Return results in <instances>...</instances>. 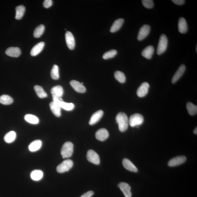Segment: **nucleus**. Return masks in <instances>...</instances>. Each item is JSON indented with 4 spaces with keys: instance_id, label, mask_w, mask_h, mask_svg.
I'll use <instances>...</instances> for the list:
<instances>
[{
    "instance_id": "1",
    "label": "nucleus",
    "mask_w": 197,
    "mask_h": 197,
    "mask_svg": "<svg viewBox=\"0 0 197 197\" xmlns=\"http://www.w3.org/2000/svg\"><path fill=\"white\" fill-rule=\"evenodd\" d=\"M116 120L120 131H126L128 128L129 124V120L126 114L124 113H119L117 115Z\"/></svg>"
},
{
    "instance_id": "2",
    "label": "nucleus",
    "mask_w": 197,
    "mask_h": 197,
    "mask_svg": "<svg viewBox=\"0 0 197 197\" xmlns=\"http://www.w3.org/2000/svg\"><path fill=\"white\" fill-rule=\"evenodd\" d=\"M73 151L74 145L71 142H67L63 145L61 149V154L63 158H67L72 156Z\"/></svg>"
},
{
    "instance_id": "3",
    "label": "nucleus",
    "mask_w": 197,
    "mask_h": 197,
    "mask_svg": "<svg viewBox=\"0 0 197 197\" xmlns=\"http://www.w3.org/2000/svg\"><path fill=\"white\" fill-rule=\"evenodd\" d=\"M168 44V40L167 37L165 34H162L160 36L158 43L157 54L160 55L166 51Z\"/></svg>"
},
{
    "instance_id": "4",
    "label": "nucleus",
    "mask_w": 197,
    "mask_h": 197,
    "mask_svg": "<svg viewBox=\"0 0 197 197\" xmlns=\"http://www.w3.org/2000/svg\"><path fill=\"white\" fill-rule=\"evenodd\" d=\"M74 163L72 160H67L62 162L57 167V172L60 173H63L68 171L72 168Z\"/></svg>"
},
{
    "instance_id": "5",
    "label": "nucleus",
    "mask_w": 197,
    "mask_h": 197,
    "mask_svg": "<svg viewBox=\"0 0 197 197\" xmlns=\"http://www.w3.org/2000/svg\"><path fill=\"white\" fill-rule=\"evenodd\" d=\"M144 121L143 116L141 114L136 113L131 116L129 120V124L131 126L134 127L142 125Z\"/></svg>"
},
{
    "instance_id": "6",
    "label": "nucleus",
    "mask_w": 197,
    "mask_h": 197,
    "mask_svg": "<svg viewBox=\"0 0 197 197\" xmlns=\"http://www.w3.org/2000/svg\"><path fill=\"white\" fill-rule=\"evenodd\" d=\"M87 158L89 161L95 164L99 165L100 163V157L99 155L92 150H90L88 151Z\"/></svg>"
},
{
    "instance_id": "7",
    "label": "nucleus",
    "mask_w": 197,
    "mask_h": 197,
    "mask_svg": "<svg viewBox=\"0 0 197 197\" xmlns=\"http://www.w3.org/2000/svg\"><path fill=\"white\" fill-rule=\"evenodd\" d=\"M151 30V27L148 25H145L142 26L139 30L137 39L140 41L146 38L149 35Z\"/></svg>"
},
{
    "instance_id": "8",
    "label": "nucleus",
    "mask_w": 197,
    "mask_h": 197,
    "mask_svg": "<svg viewBox=\"0 0 197 197\" xmlns=\"http://www.w3.org/2000/svg\"><path fill=\"white\" fill-rule=\"evenodd\" d=\"M186 160V157L184 156L176 157L169 161L168 165L170 167L177 166L184 163Z\"/></svg>"
},
{
    "instance_id": "9",
    "label": "nucleus",
    "mask_w": 197,
    "mask_h": 197,
    "mask_svg": "<svg viewBox=\"0 0 197 197\" xmlns=\"http://www.w3.org/2000/svg\"><path fill=\"white\" fill-rule=\"evenodd\" d=\"M65 40L66 43L68 48L69 49H74L75 45V38L73 34L70 31H67L65 33Z\"/></svg>"
},
{
    "instance_id": "10",
    "label": "nucleus",
    "mask_w": 197,
    "mask_h": 197,
    "mask_svg": "<svg viewBox=\"0 0 197 197\" xmlns=\"http://www.w3.org/2000/svg\"><path fill=\"white\" fill-rule=\"evenodd\" d=\"M149 88V85L147 82L142 83L138 89L137 94L139 97H143L147 95Z\"/></svg>"
},
{
    "instance_id": "11",
    "label": "nucleus",
    "mask_w": 197,
    "mask_h": 197,
    "mask_svg": "<svg viewBox=\"0 0 197 197\" xmlns=\"http://www.w3.org/2000/svg\"><path fill=\"white\" fill-rule=\"evenodd\" d=\"M118 186L122 192L125 197H132L131 188L129 185L127 183L121 182L118 184Z\"/></svg>"
},
{
    "instance_id": "12",
    "label": "nucleus",
    "mask_w": 197,
    "mask_h": 197,
    "mask_svg": "<svg viewBox=\"0 0 197 197\" xmlns=\"http://www.w3.org/2000/svg\"><path fill=\"white\" fill-rule=\"evenodd\" d=\"M71 86L77 92L79 93H84L86 91V89L83 84L78 81L73 80L70 82Z\"/></svg>"
},
{
    "instance_id": "13",
    "label": "nucleus",
    "mask_w": 197,
    "mask_h": 197,
    "mask_svg": "<svg viewBox=\"0 0 197 197\" xmlns=\"http://www.w3.org/2000/svg\"><path fill=\"white\" fill-rule=\"evenodd\" d=\"M186 69V66L184 64H182L180 67L172 78V83L173 84L175 83L179 80L184 74Z\"/></svg>"
},
{
    "instance_id": "14",
    "label": "nucleus",
    "mask_w": 197,
    "mask_h": 197,
    "mask_svg": "<svg viewBox=\"0 0 197 197\" xmlns=\"http://www.w3.org/2000/svg\"><path fill=\"white\" fill-rule=\"evenodd\" d=\"M5 53L8 56L17 57L21 55V52L20 49L18 47H11L7 49Z\"/></svg>"
},
{
    "instance_id": "15",
    "label": "nucleus",
    "mask_w": 197,
    "mask_h": 197,
    "mask_svg": "<svg viewBox=\"0 0 197 197\" xmlns=\"http://www.w3.org/2000/svg\"><path fill=\"white\" fill-rule=\"evenodd\" d=\"M51 92L53 97L62 98L64 93L63 89L60 85H57L51 89Z\"/></svg>"
},
{
    "instance_id": "16",
    "label": "nucleus",
    "mask_w": 197,
    "mask_h": 197,
    "mask_svg": "<svg viewBox=\"0 0 197 197\" xmlns=\"http://www.w3.org/2000/svg\"><path fill=\"white\" fill-rule=\"evenodd\" d=\"M95 136L98 140L104 141L109 137V132L105 129H100L96 132Z\"/></svg>"
},
{
    "instance_id": "17",
    "label": "nucleus",
    "mask_w": 197,
    "mask_h": 197,
    "mask_svg": "<svg viewBox=\"0 0 197 197\" xmlns=\"http://www.w3.org/2000/svg\"><path fill=\"white\" fill-rule=\"evenodd\" d=\"M103 115V111L102 110H99L94 113L91 118L89 123V124L92 125L97 123L102 118Z\"/></svg>"
},
{
    "instance_id": "18",
    "label": "nucleus",
    "mask_w": 197,
    "mask_h": 197,
    "mask_svg": "<svg viewBox=\"0 0 197 197\" xmlns=\"http://www.w3.org/2000/svg\"><path fill=\"white\" fill-rule=\"evenodd\" d=\"M45 46V43L43 42L39 43L33 47L30 52L31 56H35L37 55L42 51Z\"/></svg>"
},
{
    "instance_id": "19",
    "label": "nucleus",
    "mask_w": 197,
    "mask_h": 197,
    "mask_svg": "<svg viewBox=\"0 0 197 197\" xmlns=\"http://www.w3.org/2000/svg\"><path fill=\"white\" fill-rule=\"evenodd\" d=\"M122 164L126 170L130 171L137 172L138 171V170L133 164L127 158H124L123 160Z\"/></svg>"
},
{
    "instance_id": "20",
    "label": "nucleus",
    "mask_w": 197,
    "mask_h": 197,
    "mask_svg": "<svg viewBox=\"0 0 197 197\" xmlns=\"http://www.w3.org/2000/svg\"><path fill=\"white\" fill-rule=\"evenodd\" d=\"M154 52V47L151 45H149L142 50V55L145 58L148 59H151L152 58Z\"/></svg>"
},
{
    "instance_id": "21",
    "label": "nucleus",
    "mask_w": 197,
    "mask_h": 197,
    "mask_svg": "<svg viewBox=\"0 0 197 197\" xmlns=\"http://www.w3.org/2000/svg\"><path fill=\"white\" fill-rule=\"evenodd\" d=\"M178 29L180 33L182 34L185 33L188 31V26L185 19L181 17L179 19L178 22Z\"/></svg>"
},
{
    "instance_id": "22",
    "label": "nucleus",
    "mask_w": 197,
    "mask_h": 197,
    "mask_svg": "<svg viewBox=\"0 0 197 197\" xmlns=\"http://www.w3.org/2000/svg\"><path fill=\"white\" fill-rule=\"evenodd\" d=\"M49 106L50 110L55 116L57 117L61 116V107L58 104L53 101L50 103Z\"/></svg>"
},
{
    "instance_id": "23",
    "label": "nucleus",
    "mask_w": 197,
    "mask_h": 197,
    "mask_svg": "<svg viewBox=\"0 0 197 197\" xmlns=\"http://www.w3.org/2000/svg\"><path fill=\"white\" fill-rule=\"evenodd\" d=\"M42 145V142L40 140L33 141L29 146V149L31 152L37 151L40 149Z\"/></svg>"
},
{
    "instance_id": "24",
    "label": "nucleus",
    "mask_w": 197,
    "mask_h": 197,
    "mask_svg": "<svg viewBox=\"0 0 197 197\" xmlns=\"http://www.w3.org/2000/svg\"><path fill=\"white\" fill-rule=\"evenodd\" d=\"M124 22V20L122 18L118 19L115 21L111 27L110 31L111 33H115L119 30Z\"/></svg>"
},
{
    "instance_id": "25",
    "label": "nucleus",
    "mask_w": 197,
    "mask_h": 197,
    "mask_svg": "<svg viewBox=\"0 0 197 197\" xmlns=\"http://www.w3.org/2000/svg\"><path fill=\"white\" fill-rule=\"evenodd\" d=\"M16 15L15 18L17 20H20L21 19L25 11V8L23 5H20L17 6L15 8Z\"/></svg>"
},
{
    "instance_id": "26",
    "label": "nucleus",
    "mask_w": 197,
    "mask_h": 197,
    "mask_svg": "<svg viewBox=\"0 0 197 197\" xmlns=\"http://www.w3.org/2000/svg\"><path fill=\"white\" fill-rule=\"evenodd\" d=\"M43 176V172L40 170H35L31 172L30 177L31 179L34 181H37L40 180Z\"/></svg>"
},
{
    "instance_id": "27",
    "label": "nucleus",
    "mask_w": 197,
    "mask_h": 197,
    "mask_svg": "<svg viewBox=\"0 0 197 197\" xmlns=\"http://www.w3.org/2000/svg\"><path fill=\"white\" fill-rule=\"evenodd\" d=\"M16 138V133L15 132L11 131L7 133L5 136L4 139L7 143H11L15 141Z\"/></svg>"
},
{
    "instance_id": "28",
    "label": "nucleus",
    "mask_w": 197,
    "mask_h": 197,
    "mask_svg": "<svg viewBox=\"0 0 197 197\" xmlns=\"http://www.w3.org/2000/svg\"><path fill=\"white\" fill-rule=\"evenodd\" d=\"M13 99L10 96L3 95L0 97V103L4 105H9L13 103Z\"/></svg>"
},
{
    "instance_id": "29",
    "label": "nucleus",
    "mask_w": 197,
    "mask_h": 197,
    "mask_svg": "<svg viewBox=\"0 0 197 197\" xmlns=\"http://www.w3.org/2000/svg\"><path fill=\"white\" fill-rule=\"evenodd\" d=\"M34 89L37 95L40 98H45L47 97V94L43 88L39 85H36L34 87Z\"/></svg>"
},
{
    "instance_id": "30",
    "label": "nucleus",
    "mask_w": 197,
    "mask_h": 197,
    "mask_svg": "<svg viewBox=\"0 0 197 197\" xmlns=\"http://www.w3.org/2000/svg\"><path fill=\"white\" fill-rule=\"evenodd\" d=\"M57 103L58 104L61 108L67 111L72 110L75 107L74 104L66 103L64 102L63 100L60 101Z\"/></svg>"
},
{
    "instance_id": "31",
    "label": "nucleus",
    "mask_w": 197,
    "mask_h": 197,
    "mask_svg": "<svg viewBox=\"0 0 197 197\" xmlns=\"http://www.w3.org/2000/svg\"><path fill=\"white\" fill-rule=\"evenodd\" d=\"M25 119L28 122L32 124H37L39 122V120L37 117L32 114L25 115Z\"/></svg>"
},
{
    "instance_id": "32",
    "label": "nucleus",
    "mask_w": 197,
    "mask_h": 197,
    "mask_svg": "<svg viewBox=\"0 0 197 197\" xmlns=\"http://www.w3.org/2000/svg\"><path fill=\"white\" fill-rule=\"evenodd\" d=\"M186 109H187L188 113L191 116H193V115L197 114V106L192 103L191 102L188 103L186 104Z\"/></svg>"
},
{
    "instance_id": "33",
    "label": "nucleus",
    "mask_w": 197,
    "mask_h": 197,
    "mask_svg": "<svg viewBox=\"0 0 197 197\" xmlns=\"http://www.w3.org/2000/svg\"><path fill=\"white\" fill-rule=\"evenodd\" d=\"M45 27L43 25H40L37 27L34 30V36L35 37L38 38L42 36L44 32Z\"/></svg>"
},
{
    "instance_id": "34",
    "label": "nucleus",
    "mask_w": 197,
    "mask_h": 197,
    "mask_svg": "<svg viewBox=\"0 0 197 197\" xmlns=\"http://www.w3.org/2000/svg\"><path fill=\"white\" fill-rule=\"evenodd\" d=\"M115 78L119 82L123 83L126 81V76L124 74L120 71H116L114 73Z\"/></svg>"
},
{
    "instance_id": "35",
    "label": "nucleus",
    "mask_w": 197,
    "mask_h": 197,
    "mask_svg": "<svg viewBox=\"0 0 197 197\" xmlns=\"http://www.w3.org/2000/svg\"><path fill=\"white\" fill-rule=\"evenodd\" d=\"M51 78L54 80L58 79L59 78V68L58 66L54 65L51 71Z\"/></svg>"
},
{
    "instance_id": "36",
    "label": "nucleus",
    "mask_w": 197,
    "mask_h": 197,
    "mask_svg": "<svg viewBox=\"0 0 197 197\" xmlns=\"http://www.w3.org/2000/svg\"><path fill=\"white\" fill-rule=\"evenodd\" d=\"M117 52L114 49L111 50L109 51L106 52L103 56V58L105 60L112 58L116 55Z\"/></svg>"
},
{
    "instance_id": "37",
    "label": "nucleus",
    "mask_w": 197,
    "mask_h": 197,
    "mask_svg": "<svg viewBox=\"0 0 197 197\" xmlns=\"http://www.w3.org/2000/svg\"><path fill=\"white\" fill-rule=\"evenodd\" d=\"M143 5L147 8H151L154 6V3L151 0H142V1Z\"/></svg>"
},
{
    "instance_id": "38",
    "label": "nucleus",
    "mask_w": 197,
    "mask_h": 197,
    "mask_svg": "<svg viewBox=\"0 0 197 197\" xmlns=\"http://www.w3.org/2000/svg\"><path fill=\"white\" fill-rule=\"evenodd\" d=\"M52 5V0H45L43 3V6L45 8H48L51 7Z\"/></svg>"
},
{
    "instance_id": "39",
    "label": "nucleus",
    "mask_w": 197,
    "mask_h": 197,
    "mask_svg": "<svg viewBox=\"0 0 197 197\" xmlns=\"http://www.w3.org/2000/svg\"><path fill=\"white\" fill-rule=\"evenodd\" d=\"M94 194L93 191H89L82 195L80 197H91Z\"/></svg>"
},
{
    "instance_id": "40",
    "label": "nucleus",
    "mask_w": 197,
    "mask_h": 197,
    "mask_svg": "<svg viewBox=\"0 0 197 197\" xmlns=\"http://www.w3.org/2000/svg\"><path fill=\"white\" fill-rule=\"evenodd\" d=\"M172 1L175 4L178 5H182L185 2V1L184 0H172Z\"/></svg>"
},
{
    "instance_id": "41",
    "label": "nucleus",
    "mask_w": 197,
    "mask_h": 197,
    "mask_svg": "<svg viewBox=\"0 0 197 197\" xmlns=\"http://www.w3.org/2000/svg\"><path fill=\"white\" fill-rule=\"evenodd\" d=\"M193 133H194L195 135H197V127L196 128H195L194 130H193Z\"/></svg>"
},
{
    "instance_id": "42",
    "label": "nucleus",
    "mask_w": 197,
    "mask_h": 197,
    "mask_svg": "<svg viewBox=\"0 0 197 197\" xmlns=\"http://www.w3.org/2000/svg\"><path fill=\"white\" fill-rule=\"evenodd\" d=\"M197 46H196V52H197Z\"/></svg>"
}]
</instances>
